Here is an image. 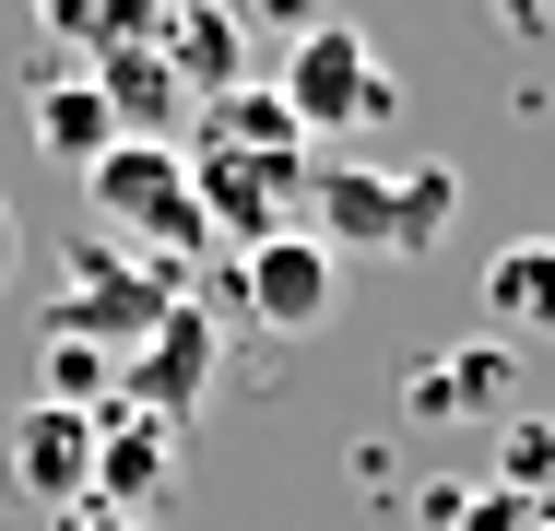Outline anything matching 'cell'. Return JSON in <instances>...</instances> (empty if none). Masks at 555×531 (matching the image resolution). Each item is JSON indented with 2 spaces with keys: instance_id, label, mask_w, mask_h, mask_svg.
Here are the masks:
<instances>
[{
  "instance_id": "277c9868",
  "label": "cell",
  "mask_w": 555,
  "mask_h": 531,
  "mask_svg": "<svg viewBox=\"0 0 555 531\" xmlns=\"http://www.w3.org/2000/svg\"><path fill=\"white\" fill-rule=\"evenodd\" d=\"M272 95L296 106V130L320 142V130H378L390 106H402V83H390V60L354 36V24H308L296 48H284V83Z\"/></svg>"
},
{
  "instance_id": "ac0fdd59",
  "label": "cell",
  "mask_w": 555,
  "mask_h": 531,
  "mask_svg": "<svg viewBox=\"0 0 555 531\" xmlns=\"http://www.w3.org/2000/svg\"><path fill=\"white\" fill-rule=\"evenodd\" d=\"M48 531H154V520H118V508H95V496H83L72 520H48Z\"/></svg>"
},
{
  "instance_id": "4fadbf2b",
  "label": "cell",
  "mask_w": 555,
  "mask_h": 531,
  "mask_svg": "<svg viewBox=\"0 0 555 531\" xmlns=\"http://www.w3.org/2000/svg\"><path fill=\"white\" fill-rule=\"evenodd\" d=\"M24 12H36L60 48H83V72H95V60H118V48H154L178 0H24Z\"/></svg>"
},
{
  "instance_id": "52a82bcc",
  "label": "cell",
  "mask_w": 555,
  "mask_h": 531,
  "mask_svg": "<svg viewBox=\"0 0 555 531\" xmlns=\"http://www.w3.org/2000/svg\"><path fill=\"white\" fill-rule=\"evenodd\" d=\"M0 484H12L36 520H72V508L95 496V414H72V402L0 414Z\"/></svg>"
},
{
  "instance_id": "8fae6325",
  "label": "cell",
  "mask_w": 555,
  "mask_h": 531,
  "mask_svg": "<svg viewBox=\"0 0 555 531\" xmlns=\"http://www.w3.org/2000/svg\"><path fill=\"white\" fill-rule=\"evenodd\" d=\"M485 319L496 342H555V236H508L485 260Z\"/></svg>"
},
{
  "instance_id": "2e32d148",
  "label": "cell",
  "mask_w": 555,
  "mask_h": 531,
  "mask_svg": "<svg viewBox=\"0 0 555 531\" xmlns=\"http://www.w3.org/2000/svg\"><path fill=\"white\" fill-rule=\"evenodd\" d=\"M438 531H555V496H532V484H473V496H438Z\"/></svg>"
},
{
  "instance_id": "e0dca14e",
  "label": "cell",
  "mask_w": 555,
  "mask_h": 531,
  "mask_svg": "<svg viewBox=\"0 0 555 531\" xmlns=\"http://www.w3.org/2000/svg\"><path fill=\"white\" fill-rule=\"evenodd\" d=\"M214 12L236 24V36H284V48H296L308 24H332V0H214Z\"/></svg>"
},
{
  "instance_id": "d6986e66",
  "label": "cell",
  "mask_w": 555,
  "mask_h": 531,
  "mask_svg": "<svg viewBox=\"0 0 555 531\" xmlns=\"http://www.w3.org/2000/svg\"><path fill=\"white\" fill-rule=\"evenodd\" d=\"M0 284H12V202H0Z\"/></svg>"
},
{
  "instance_id": "7c38bea8",
  "label": "cell",
  "mask_w": 555,
  "mask_h": 531,
  "mask_svg": "<svg viewBox=\"0 0 555 531\" xmlns=\"http://www.w3.org/2000/svg\"><path fill=\"white\" fill-rule=\"evenodd\" d=\"M95 95H107L118 142H166V118H190V83H178L166 48H118V60H95Z\"/></svg>"
},
{
  "instance_id": "5bb4252c",
  "label": "cell",
  "mask_w": 555,
  "mask_h": 531,
  "mask_svg": "<svg viewBox=\"0 0 555 531\" xmlns=\"http://www.w3.org/2000/svg\"><path fill=\"white\" fill-rule=\"evenodd\" d=\"M36 142L60 154V166H95L118 142V118H107V95H95V72H48L36 83Z\"/></svg>"
},
{
  "instance_id": "6da1fadb",
  "label": "cell",
  "mask_w": 555,
  "mask_h": 531,
  "mask_svg": "<svg viewBox=\"0 0 555 531\" xmlns=\"http://www.w3.org/2000/svg\"><path fill=\"white\" fill-rule=\"evenodd\" d=\"M178 166H190V202H202V224H214V248H260V236H284V212L308 202L320 142L296 130V106L272 95L260 72H236L224 95L190 106Z\"/></svg>"
},
{
  "instance_id": "ffe728a7",
  "label": "cell",
  "mask_w": 555,
  "mask_h": 531,
  "mask_svg": "<svg viewBox=\"0 0 555 531\" xmlns=\"http://www.w3.org/2000/svg\"><path fill=\"white\" fill-rule=\"evenodd\" d=\"M532 12H555V0H532Z\"/></svg>"
},
{
  "instance_id": "9c48e42d",
  "label": "cell",
  "mask_w": 555,
  "mask_h": 531,
  "mask_svg": "<svg viewBox=\"0 0 555 531\" xmlns=\"http://www.w3.org/2000/svg\"><path fill=\"white\" fill-rule=\"evenodd\" d=\"M178 496V425L130 414V402H107L95 414V508H118V520H154Z\"/></svg>"
},
{
  "instance_id": "3957f363",
  "label": "cell",
  "mask_w": 555,
  "mask_h": 531,
  "mask_svg": "<svg viewBox=\"0 0 555 531\" xmlns=\"http://www.w3.org/2000/svg\"><path fill=\"white\" fill-rule=\"evenodd\" d=\"M83 202L107 236H130L142 260H166V272H190L202 248H214V224L190 202V166H178V142H107L95 166H83Z\"/></svg>"
},
{
  "instance_id": "8992f818",
  "label": "cell",
  "mask_w": 555,
  "mask_h": 531,
  "mask_svg": "<svg viewBox=\"0 0 555 531\" xmlns=\"http://www.w3.org/2000/svg\"><path fill=\"white\" fill-rule=\"evenodd\" d=\"M60 284H72V296H60V331L95 342V354H130L154 319L190 296V272H166V260H118V248H83Z\"/></svg>"
},
{
  "instance_id": "5b68a950",
  "label": "cell",
  "mask_w": 555,
  "mask_h": 531,
  "mask_svg": "<svg viewBox=\"0 0 555 531\" xmlns=\"http://www.w3.org/2000/svg\"><path fill=\"white\" fill-rule=\"evenodd\" d=\"M214 366H224V319L202 308V296H178V308L118 354V402L154 414V425H190L202 402H214Z\"/></svg>"
},
{
  "instance_id": "7a4b0ae2",
  "label": "cell",
  "mask_w": 555,
  "mask_h": 531,
  "mask_svg": "<svg viewBox=\"0 0 555 531\" xmlns=\"http://www.w3.org/2000/svg\"><path fill=\"white\" fill-rule=\"evenodd\" d=\"M308 236L320 248H366V260H426L449 224H461V166L426 154V166H320L308 178Z\"/></svg>"
},
{
  "instance_id": "9a60e30c",
  "label": "cell",
  "mask_w": 555,
  "mask_h": 531,
  "mask_svg": "<svg viewBox=\"0 0 555 531\" xmlns=\"http://www.w3.org/2000/svg\"><path fill=\"white\" fill-rule=\"evenodd\" d=\"M36 402H72V414H107V402H118V354H95V342H72V331H48V342H36Z\"/></svg>"
},
{
  "instance_id": "30bf717a",
  "label": "cell",
  "mask_w": 555,
  "mask_h": 531,
  "mask_svg": "<svg viewBox=\"0 0 555 531\" xmlns=\"http://www.w3.org/2000/svg\"><path fill=\"white\" fill-rule=\"evenodd\" d=\"M508 342H449V354H426L414 378H402V414L414 425H496L508 414Z\"/></svg>"
},
{
  "instance_id": "ba28073f",
  "label": "cell",
  "mask_w": 555,
  "mask_h": 531,
  "mask_svg": "<svg viewBox=\"0 0 555 531\" xmlns=\"http://www.w3.org/2000/svg\"><path fill=\"white\" fill-rule=\"evenodd\" d=\"M236 308L296 342V331H320V319L343 308V260L308 224H284V236H260V248H236Z\"/></svg>"
}]
</instances>
